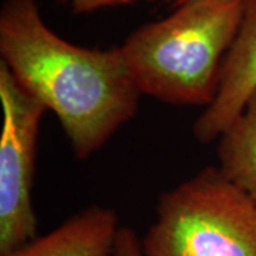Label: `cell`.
I'll use <instances>...</instances> for the list:
<instances>
[{"mask_svg": "<svg viewBox=\"0 0 256 256\" xmlns=\"http://www.w3.org/2000/svg\"><path fill=\"white\" fill-rule=\"evenodd\" d=\"M0 63L60 121L74 156L86 160L136 116L141 94L118 48L73 44L44 23L36 0H4Z\"/></svg>", "mask_w": 256, "mask_h": 256, "instance_id": "6da1fadb", "label": "cell"}, {"mask_svg": "<svg viewBox=\"0 0 256 256\" xmlns=\"http://www.w3.org/2000/svg\"><path fill=\"white\" fill-rule=\"evenodd\" d=\"M246 0H188L168 18L146 23L118 46L141 96L172 106L208 107Z\"/></svg>", "mask_w": 256, "mask_h": 256, "instance_id": "7a4b0ae2", "label": "cell"}, {"mask_svg": "<svg viewBox=\"0 0 256 256\" xmlns=\"http://www.w3.org/2000/svg\"><path fill=\"white\" fill-rule=\"evenodd\" d=\"M144 256H256V201L220 168L164 192Z\"/></svg>", "mask_w": 256, "mask_h": 256, "instance_id": "3957f363", "label": "cell"}, {"mask_svg": "<svg viewBox=\"0 0 256 256\" xmlns=\"http://www.w3.org/2000/svg\"><path fill=\"white\" fill-rule=\"evenodd\" d=\"M0 256L36 238L32 190L42 118L47 108L0 63Z\"/></svg>", "mask_w": 256, "mask_h": 256, "instance_id": "277c9868", "label": "cell"}, {"mask_svg": "<svg viewBox=\"0 0 256 256\" xmlns=\"http://www.w3.org/2000/svg\"><path fill=\"white\" fill-rule=\"evenodd\" d=\"M255 92L256 0H246L236 37L222 64L216 96L195 121V138L201 142L218 140Z\"/></svg>", "mask_w": 256, "mask_h": 256, "instance_id": "5b68a950", "label": "cell"}, {"mask_svg": "<svg viewBox=\"0 0 256 256\" xmlns=\"http://www.w3.org/2000/svg\"><path fill=\"white\" fill-rule=\"evenodd\" d=\"M120 228L114 210L92 205L3 256H114Z\"/></svg>", "mask_w": 256, "mask_h": 256, "instance_id": "8992f818", "label": "cell"}, {"mask_svg": "<svg viewBox=\"0 0 256 256\" xmlns=\"http://www.w3.org/2000/svg\"><path fill=\"white\" fill-rule=\"evenodd\" d=\"M220 168L256 201V92L220 137Z\"/></svg>", "mask_w": 256, "mask_h": 256, "instance_id": "52a82bcc", "label": "cell"}, {"mask_svg": "<svg viewBox=\"0 0 256 256\" xmlns=\"http://www.w3.org/2000/svg\"><path fill=\"white\" fill-rule=\"evenodd\" d=\"M114 256H144L141 249V239L138 238L134 229L127 226L120 228Z\"/></svg>", "mask_w": 256, "mask_h": 256, "instance_id": "ba28073f", "label": "cell"}, {"mask_svg": "<svg viewBox=\"0 0 256 256\" xmlns=\"http://www.w3.org/2000/svg\"><path fill=\"white\" fill-rule=\"evenodd\" d=\"M68 3L76 13H90L106 8H116L124 4H132L138 0H62Z\"/></svg>", "mask_w": 256, "mask_h": 256, "instance_id": "9c48e42d", "label": "cell"}, {"mask_svg": "<svg viewBox=\"0 0 256 256\" xmlns=\"http://www.w3.org/2000/svg\"><path fill=\"white\" fill-rule=\"evenodd\" d=\"M171 2H175L176 4H181V3H185V2H188V0H171Z\"/></svg>", "mask_w": 256, "mask_h": 256, "instance_id": "30bf717a", "label": "cell"}]
</instances>
